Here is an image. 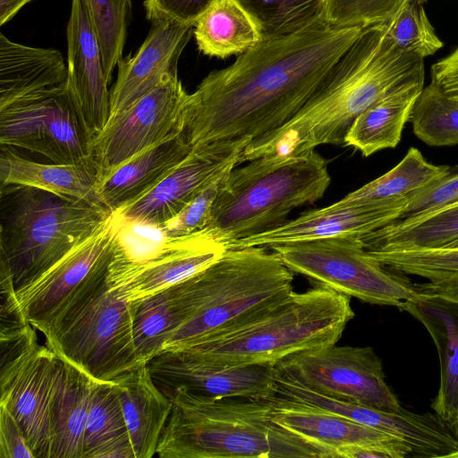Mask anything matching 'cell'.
I'll list each match as a JSON object with an SVG mask.
<instances>
[{"mask_svg":"<svg viewBox=\"0 0 458 458\" xmlns=\"http://www.w3.org/2000/svg\"><path fill=\"white\" fill-rule=\"evenodd\" d=\"M361 30L332 27L321 18L293 34L260 40L188 93L181 132L195 148L250 142L278 129L309 102Z\"/></svg>","mask_w":458,"mask_h":458,"instance_id":"6da1fadb","label":"cell"},{"mask_svg":"<svg viewBox=\"0 0 458 458\" xmlns=\"http://www.w3.org/2000/svg\"><path fill=\"white\" fill-rule=\"evenodd\" d=\"M425 79L424 59L398 48L383 24L363 29L309 102L286 123L243 149L242 161L341 145L354 120L397 87Z\"/></svg>","mask_w":458,"mask_h":458,"instance_id":"7a4b0ae2","label":"cell"},{"mask_svg":"<svg viewBox=\"0 0 458 458\" xmlns=\"http://www.w3.org/2000/svg\"><path fill=\"white\" fill-rule=\"evenodd\" d=\"M173 407L159 438L160 458H336L276 423L267 399H209L183 392Z\"/></svg>","mask_w":458,"mask_h":458,"instance_id":"3957f363","label":"cell"},{"mask_svg":"<svg viewBox=\"0 0 458 458\" xmlns=\"http://www.w3.org/2000/svg\"><path fill=\"white\" fill-rule=\"evenodd\" d=\"M293 273L267 248L227 249L178 284L182 321L163 351L198 344L263 315L293 293Z\"/></svg>","mask_w":458,"mask_h":458,"instance_id":"277c9868","label":"cell"},{"mask_svg":"<svg viewBox=\"0 0 458 458\" xmlns=\"http://www.w3.org/2000/svg\"><path fill=\"white\" fill-rule=\"evenodd\" d=\"M248 162L232 169L203 229L225 248L282 225L294 208L320 199L331 182L327 161L316 150Z\"/></svg>","mask_w":458,"mask_h":458,"instance_id":"5b68a950","label":"cell"},{"mask_svg":"<svg viewBox=\"0 0 458 458\" xmlns=\"http://www.w3.org/2000/svg\"><path fill=\"white\" fill-rule=\"evenodd\" d=\"M354 316L349 296L316 285L293 292L249 322L178 349L216 364L276 363L302 350L336 344Z\"/></svg>","mask_w":458,"mask_h":458,"instance_id":"8992f818","label":"cell"},{"mask_svg":"<svg viewBox=\"0 0 458 458\" xmlns=\"http://www.w3.org/2000/svg\"><path fill=\"white\" fill-rule=\"evenodd\" d=\"M106 275L107 270L82 289L45 336L60 359L100 381L140 365L133 337L138 302L117 297Z\"/></svg>","mask_w":458,"mask_h":458,"instance_id":"52a82bcc","label":"cell"},{"mask_svg":"<svg viewBox=\"0 0 458 458\" xmlns=\"http://www.w3.org/2000/svg\"><path fill=\"white\" fill-rule=\"evenodd\" d=\"M17 187L1 225L0 262L9 268L16 290L49 268L112 213L98 204Z\"/></svg>","mask_w":458,"mask_h":458,"instance_id":"ba28073f","label":"cell"},{"mask_svg":"<svg viewBox=\"0 0 458 458\" xmlns=\"http://www.w3.org/2000/svg\"><path fill=\"white\" fill-rule=\"evenodd\" d=\"M268 250L293 273L364 302L399 309L424 295L419 284L386 269L372 257L359 236L278 244Z\"/></svg>","mask_w":458,"mask_h":458,"instance_id":"9c48e42d","label":"cell"},{"mask_svg":"<svg viewBox=\"0 0 458 458\" xmlns=\"http://www.w3.org/2000/svg\"><path fill=\"white\" fill-rule=\"evenodd\" d=\"M93 138L67 81L0 109L1 145L40 154L53 163L95 165Z\"/></svg>","mask_w":458,"mask_h":458,"instance_id":"30bf717a","label":"cell"},{"mask_svg":"<svg viewBox=\"0 0 458 458\" xmlns=\"http://www.w3.org/2000/svg\"><path fill=\"white\" fill-rule=\"evenodd\" d=\"M123 225L112 212L49 268L16 290L23 315L45 336L79 293L107 270Z\"/></svg>","mask_w":458,"mask_h":458,"instance_id":"8fae6325","label":"cell"},{"mask_svg":"<svg viewBox=\"0 0 458 458\" xmlns=\"http://www.w3.org/2000/svg\"><path fill=\"white\" fill-rule=\"evenodd\" d=\"M276 366L310 389L369 407H403L386 380L381 360L369 346H317L294 352Z\"/></svg>","mask_w":458,"mask_h":458,"instance_id":"7c38bea8","label":"cell"},{"mask_svg":"<svg viewBox=\"0 0 458 458\" xmlns=\"http://www.w3.org/2000/svg\"><path fill=\"white\" fill-rule=\"evenodd\" d=\"M187 96L178 74H171L128 107L110 116L92 140L98 180L181 131Z\"/></svg>","mask_w":458,"mask_h":458,"instance_id":"4fadbf2b","label":"cell"},{"mask_svg":"<svg viewBox=\"0 0 458 458\" xmlns=\"http://www.w3.org/2000/svg\"><path fill=\"white\" fill-rule=\"evenodd\" d=\"M226 250L203 230L181 238L163 237L150 256L138 260L127 258L117 242L107 282L120 299L140 302L206 269Z\"/></svg>","mask_w":458,"mask_h":458,"instance_id":"5bb4252c","label":"cell"},{"mask_svg":"<svg viewBox=\"0 0 458 458\" xmlns=\"http://www.w3.org/2000/svg\"><path fill=\"white\" fill-rule=\"evenodd\" d=\"M169 399L178 392L209 399H267L275 395L276 363L223 365L180 349L164 350L147 363Z\"/></svg>","mask_w":458,"mask_h":458,"instance_id":"9a60e30c","label":"cell"},{"mask_svg":"<svg viewBox=\"0 0 458 458\" xmlns=\"http://www.w3.org/2000/svg\"><path fill=\"white\" fill-rule=\"evenodd\" d=\"M248 141H222L191 148V153L149 191L114 213L125 224L159 230L174 218L205 183L233 161L242 163Z\"/></svg>","mask_w":458,"mask_h":458,"instance_id":"2e32d148","label":"cell"},{"mask_svg":"<svg viewBox=\"0 0 458 458\" xmlns=\"http://www.w3.org/2000/svg\"><path fill=\"white\" fill-rule=\"evenodd\" d=\"M59 357L38 345L16 365L0 372V405L21 427L35 458H50L51 412Z\"/></svg>","mask_w":458,"mask_h":458,"instance_id":"e0dca14e","label":"cell"},{"mask_svg":"<svg viewBox=\"0 0 458 458\" xmlns=\"http://www.w3.org/2000/svg\"><path fill=\"white\" fill-rule=\"evenodd\" d=\"M408 198L360 204L338 201L301 214L282 225L226 245V249L264 247L338 236L365 235L399 218Z\"/></svg>","mask_w":458,"mask_h":458,"instance_id":"ac0fdd59","label":"cell"},{"mask_svg":"<svg viewBox=\"0 0 458 458\" xmlns=\"http://www.w3.org/2000/svg\"><path fill=\"white\" fill-rule=\"evenodd\" d=\"M151 23L138 51L117 64L116 81L110 89V116L149 92L166 76L178 74V62L194 26L173 21Z\"/></svg>","mask_w":458,"mask_h":458,"instance_id":"d6986e66","label":"cell"},{"mask_svg":"<svg viewBox=\"0 0 458 458\" xmlns=\"http://www.w3.org/2000/svg\"><path fill=\"white\" fill-rule=\"evenodd\" d=\"M66 37V81L95 137L110 116V90L88 0H72Z\"/></svg>","mask_w":458,"mask_h":458,"instance_id":"ffe728a7","label":"cell"},{"mask_svg":"<svg viewBox=\"0 0 458 458\" xmlns=\"http://www.w3.org/2000/svg\"><path fill=\"white\" fill-rule=\"evenodd\" d=\"M269 400L276 423L335 454L341 446L361 445L384 447L395 458L411 456L412 449L407 443L373 428L275 395Z\"/></svg>","mask_w":458,"mask_h":458,"instance_id":"44dd1931","label":"cell"},{"mask_svg":"<svg viewBox=\"0 0 458 458\" xmlns=\"http://www.w3.org/2000/svg\"><path fill=\"white\" fill-rule=\"evenodd\" d=\"M423 292L422 297L403 303L399 310L419 320L434 341L440 385L431 408L450 427L458 420V303Z\"/></svg>","mask_w":458,"mask_h":458,"instance_id":"7402d4cb","label":"cell"},{"mask_svg":"<svg viewBox=\"0 0 458 458\" xmlns=\"http://www.w3.org/2000/svg\"><path fill=\"white\" fill-rule=\"evenodd\" d=\"M191 151L183 134L178 131L139 154L98 180L100 205L110 212L116 211L157 185Z\"/></svg>","mask_w":458,"mask_h":458,"instance_id":"603a6c76","label":"cell"},{"mask_svg":"<svg viewBox=\"0 0 458 458\" xmlns=\"http://www.w3.org/2000/svg\"><path fill=\"white\" fill-rule=\"evenodd\" d=\"M119 397L135 458L157 454L173 402L154 383L147 363L112 380Z\"/></svg>","mask_w":458,"mask_h":458,"instance_id":"cb8c5ba5","label":"cell"},{"mask_svg":"<svg viewBox=\"0 0 458 458\" xmlns=\"http://www.w3.org/2000/svg\"><path fill=\"white\" fill-rule=\"evenodd\" d=\"M1 146L2 188L30 187L64 199L100 205L96 191L98 173L95 165L39 163L21 157L11 147Z\"/></svg>","mask_w":458,"mask_h":458,"instance_id":"d4e9b609","label":"cell"},{"mask_svg":"<svg viewBox=\"0 0 458 458\" xmlns=\"http://www.w3.org/2000/svg\"><path fill=\"white\" fill-rule=\"evenodd\" d=\"M59 50L25 46L0 34V109L67 81Z\"/></svg>","mask_w":458,"mask_h":458,"instance_id":"484cf974","label":"cell"},{"mask_svg":"<svg viewBox=\"0 0 458 458\" xmlns=\"http://www.w3.org/2000/svg\"><path fill=\"white\" fill-rule=\"evenodd\" d=\"M93 380L60 359L51 412L50 458H83Z\"/></svg>","mask_w":458,"mask_h":458,"instance_id":"4316f807","label":"cell"},{"mask_svg":"<svg viewBox=\"0 0 458 458\" xmlns=\"http://www.w3.org/2000/svg\"><path fill=\"white\" fill-rule=\"evenodd\" d=\"M423 88L424 79L415 80L377 100L354 120L344 144L360 151L363 157L395 148Z\"/></svg>","mask_w":458,"mask_h":458,"instance_id":"83f0119b","label":"cell"},{"mask_svg":"<svg viewBox=\"0 0 458 458\" xmlns=\"http://www.w3.org/2000/svg\"><path fill=\"white\" fill-rule=\"evenodd\" d=\"M83 458H135L122 405L112 381L93 380Z\"/></svg>","mask_w":458,"mask_h":458,"instance_id":"f1b7e54d","label":"cell"},{"mask_svg":"<svg viewBox=\"0 0 458 458\" xmlns=\"http://www.w3.org/2000/svg\"><path fill=\"white\" fill-rule=\"evenodd\" d=\"M367 250L393 272L427 280L423 291L458 303V248Z\"/></svg>","mask_w":458,"mask_h":458,"instance_id":"f546056e","label":"cell"},{"mask_svg":"<svg viewBox=\"0 0 458 458\" xmlns=\"http://www.w3.org/2000/svg\"><path fill=\"white\" fill-rule=\"evenodd\" d=\"M193 35L200 52L218 58L241 55L261 40L257 26L235 0H216L195 23Z\"/></svg>","mask_w":458,"mask_h":458,"instance_id":"4dcf8cb0","label":"cell"},{"mask_svg":"<svg viewBox=\"0 0 458 458\" xmlns=\"http://www.w3.org/2000/svg\"><path fill=\"white\" fill-rule=\"evenodd\" d=\"M361 239L366 250L446 247L458 240V203L395 220Z\"/></svg>","mask_w":458,"mask_h":458,"instance_id":"1f68e13d","label":"cell"},{"mask_svg":"<svg viewBox=\"0 0 458 458\" xmlns=\"http://www.w3.org/2000/svg\"><path fill=\"white\" fill-rule=\"evenodd\" d=\"M449 165L428 161L415 148H410L391 170L348 193L341 204H360L409 198L449 173Z\"/></svg>","mask_w":458,"mask_h":458,"instance_id":"d6a6232c","label":"cell"},{"mask_svg":"<svg viewBox=\"0 0 458 458\" xmlns=\"http://www.w3.org/2000/svg\"><path fill=\"white\" fill-rule=\"evenodd\" d=\"M182 321L178 284L138 302L133 337L139 364L161 352Z\"/></svg>","mask_w":458,"mask_h":458,"instance_id":"836d02e7","label":"cell"},{"mask_svg":"<svg viewBox=\"0 0 458 458\" xmlns=\"http://www.w3.org/2000/svg\"><path fill=\"white\" fill-rule=\"evenodd\" d=\"M409 122L414 135L425 144L454 146L458 144V98L430 81L419 96Z\"/></svg>","mask_w":458,"mask_h":458,"instance_id":"e575fe53","label":"cell"},{"mask_svg":"<svg viewBox=\"0 0 458 458\" xmlns=\"http://www.w3.org/2000/svg\"><path fill=\"white\" fill-rule=\"evenodd\" d=\"M99 42L106 75L110 82L122 59L127 27L131 14V0H88Z\"/></svg>","mask_w":458,"mask_h":458,"instance_id":"d590c367","label":"cell"},{"mask_svg":"<svg viewBox=\"0 0 458 458\" xmlns=\"http://www.w3.org/2000/svg\"><path fill=\"white\" fill-rule=\"evenodd\" d=\"M425 2L411 0L394 19L383 23L387 36L398 48L423 59L443 47L427 15Z\"/></svg>","mask_w":458,"mask_h":458,"instance_id":"8d00e7d4","label":"cell"},{"mask_svg":"<svg viewBox=\"0 0 458 458\" xmlns=\"http://www.w3.org/2000/svg\"><path fill=\"white\" fill-rule=\"evenodd\" d=\"M411 0H325L322 18L332 27L366 29L394 19Z\"/></svg>","mask_w":458,"mask_h":458,"instance_id":"74e56055","label":"cell"},{"mask_svg":"<svg viewBox=\"0 0 458 458\" xmlns=\"http://www.w3.org/2000/svg\"><path fill=\"white\" fill-rule=\"evenodd\" d=\"M240 164L233 161L212 176L193 199L159 231L165 238H181L203 230L208 224L216 198L233 167Z\"/></svg>","mask_w":458,"mask_h":458,"instance_id":"f35d334b","label":"cell"},{"mask_svg":"<svg viewBox=\"0 0 458 458\" xmlns=\"http://www.w3.org/2000/svg\"><path fill=\"white\" fill-rule=\"evenodd\" d=\"M235 1L257 26L261 40L284 37L306 28L293 13L288 0Z\"/></svg>","mask_w":458,"mask_h":458,"instance_id":"ab89813d","label":"cell"},{"mask_svg":"<svg viewBox=\"0 0 458 458\" xmlns=\"http://www.w3.org/2000/svg\"><path fill=\"white\" fill-rule=\"evenodd\" d=\"M458 202V167L410 196L397 220L415 217Z\"/></svg>","mask_w":458,"mask_h":458,"instance_id":"60d3db41","label":"cell"},{"mask_svg":"<svg viewBox=\"0 0 458 458\" xmlns=\"http://www.w3.org/2000/svg\"><path fill=\"white\" fill-rule=\"evenodd\" d=\"M216 0H144L146 17L154 21H173L194 26Z\"/></svg>","mask_w":458,"mask_h":458,"instance_id":"b9f144b4","label":"cell"},{"mask_svg":"<svg viewBox=\"0 0 458 458\" xmlns=\"http://www.w3.org/2000/svg\"><path fill=\"white\" fill-rule=\"evenodd\" d=\"M0 458H35L19 422L0 405Z\"/></svg>","mask_w":458,"mask_h":458,"instance_id":"7bdbcfd3","label":"cell"},{"mask_svg":"<svg viewBox=\"0 0 458 458\" xmlns=\"http://www.w3.org/2000/svg\"><path fill=\"white\" fill-rule=\"evenodd\" d=\"M431 81L446 94L458 97V47L431 66Z\"/></svg>","mask_w":458,"mask_h":458,"instance_id":"ee69618b","label":"cell"},{"mask_svg":"<svg viewBox=\"0 0 458 458\" xmlns=\"http://www.w3.org/2000/svg\"><path fill=\"white\" fill-rule=\"evenodd\" d=\"M303 26L307 27L322 18L325 0H288Z\"/></svg>","mask_w":458,"mask_h":458,"instance_id":"f6af8a7d","label":"cell"},{"mask_svg":"<svg viewBox=\"0 0 458 458\" xmlns=\"http://www.w3.org/2000/svg\"><path fill=\"white\" fill-rule=\"evenodd\" d=\"M336 457L345 458H395L394 454L380 446L352 445L335 450Z\"/></svg>","mask_w":458,"mask_h":458,"instance_id":"bcb514c9","label":"cell"},{"mask_svg":"<svg viewBox=\"0 0 458 458\" xmlns=\"http://www.w3.org/2000/svg\"><path fill=\"white\" fill-rule=\"evenodd\" d=\"M32 0H0V24L4 25Z\"/></svg>","mask_w":458,"mask_h":458,"instance_id":"7dc6e473","label":"cell"},{"mask_svg":"<svg viewBox=\"0 0 458 458\" xmlns=\"http://www.w3.org/2000/svg\"><path fill=\"white\" fill-rule=\"evenodd\" d=\"M450 428L452 429L454 436L458 438V420L454 424L450 426ZM454 458H458V453L454 455Z\"/></svg>","mask_w":458,"mask_h":458,"instance_id":"c3c4849f","label":"cell"},{"mask_svg":"<svg viewBox=\"0 0 458 458\" xmlns=\"http://www.w3.org/2000/svg\"><path fill=\"white\" fill-rule=\"evenodd\" d=\"M446 247H450V248H458V240L452 242L451 244H449L448 246Z\"/></svg>","mask_w":458,"mask_h":458,"instance_id":"681fc988","label":"cell"},{"mask_svg":"<svg viewBox=\"0 0 458 458\" xmlns=\"http://www.w3.org/2000/svg\"><path fill=\"white\" fill-rule=\"evenodd\" d=\"M454 98H458V97H454Z\"/></svg>","mask_w":458,"mask_h":458,"instance_id":"f907efd6","label":"cell"},{"mask_svg":"<svg viewBox=\"0 0 458 458\" xmlns=\"http://www.w3.org/2000/svg\"><path fill=\"white\" fill-rule=\"evenodd\" d=\"M456 203H458V202H456Z\"/></svg>","mask_w":458,"mask_h":458,"instance_id":"816d5d0a","label":"cell"}]
</instances>
